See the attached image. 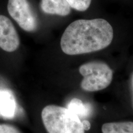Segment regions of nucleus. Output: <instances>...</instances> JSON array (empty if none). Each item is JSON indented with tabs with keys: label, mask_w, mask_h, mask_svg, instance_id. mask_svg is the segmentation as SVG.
<instances>
[{
	"label": "nucleus",
	"mask_w": 133,
	"mask_h": 133,
	"mask_svg": "<svg viewBox=\"0 0 133 133\" xmlns=\"http://www.w3.org/2000/svg\"><path fill=\"white\" fill-rule=\"evenodd\" d=\"M73 9L78 11H85L90 6L91 0H66Z\"/></svg>",
	"instance_id": "obj_10"
},
{
	"label": "nucleus",
	"mask_w": 133,
	"mask_h": 133,
	"mask_svg": "<svg viewBox=\"0 0 133 133\" xmlns=\"http://www.w3.org/2000/svg\"><path fill=\"white\" fill-rule=\"evenodd\" d=\"M67 109L77 115L80 118L88 117L92 111L90 104H84L81 100L77 98H74L70 101Z\"/></svg>",
	"instance_id": "obj_9"
},
{
	"label": "nucleus",
	"mask_w": 133,
	"mask_h": 133,
	"mask_svg": "<svg viewBox=\"0 0 133 133\" xmlns=\"http://www.w3.org/2000/svg\"><path fill=\"white\" fill-rule=\"evenodd\" d=\"M41 118L48 133H84L80 118L67 108L46 106L41 112Z\"/></svg>",
	"instance_id": "obj_2"
},
{
	"label": "nucleus",
	"mask_w": 133,
	"mask_h": 133,
	"mask_svg": "<svg viewBox=\"0 0 133 133\" xmlns=\"http://www.w3.org/2000/svg\"><path fill=\"white\" fill-rule=\"evenodd\" d=\"M8 11L24 30L33 32L38 25V18L28 0H9Z\"/></svg>",
	"instance_id": "obj_4"
},
{
	"label": "nucleus",
	"mask_w": 133,
	"mask_h": 133,
	"mask_svg": "<svg viewBox=\"0 0 133 133\" xmlns=\"http://www.w3.org/2000/svg\"><path fill=\"white\" fill-rule=\"evenodd\" d=\"M103 133H133L132 121L107 123L102 127Z\"/></svg>",
	"instance_id": "obj_8"
},
{
	"label": "nucleus",
	"mask_w": 133,
	"mask_h": 133,
	"mask_svg": "<svg viewBox=\"0 0 133 133\" xmlns=\"http://www.w3.org/2000/svg\"><path fill=\"white\" fill-rule=\"evenodd\" d=\"M81 123H82L83 128L84 131H88L90 129L91 123L89 121L86 120V119H83V121H81Z\"/></svg>",
	"instance_id": "obj_12"
},
{
	"label": "nucleus",
	"mask_w": 133,
	"mask_h": 133,
	"mask_svg": "<svg viewBox=\"0 0 133 133\" xmlns=\"http://www.w3.org/2000/svg\"><path fill=\"white\" fill-rule=\"evenodd\" d=\"M131 89H132V102H133V74L131 77Z\"/></svg>",
	"instance_id": "obj_13"
},
{
	"label": "nucleus",
	"mask_w": 133,
	"mask_h": 133,
	"mask_svg": "<svg viewBox=\"0 0 133 133\" xmlns=\"http://www.w3.org/2000/svg\"><path fill=\"white\" fill-rule=\"evenodd\" d=\"M79 71L83 76L81 88L87 92L105 89L113 79L112 70L107 64L101 61H91L81 65Z\"/></svg>",
	"instance_id": "obj_3"
},
{
	"label": "nucleus",
	"mask_w": 133,
	"mask_h": 133,
	"mask_svg": "<svg viewBox=\"0 0 133 133\" xmlns=\"http://www.w3.org/2000/svg\"><path fill=\"white\" fill-rule=\"evenodd\" d=\"M40 8L48 14L66 16L71 12V7L66 0H41Z\"/></svg>",
	"instance_id": "obj_6"
},
{
	"label": "nucleus",
	"mask_w": 133,
	"mask_h": 133,
	"mask_svg": "<svg viewBox=\"0 0 133 133\" xmlns=\"http://www.w3.org/2000/svg\"><path fill=\"white\" fill-rule=\"evenodd\" d=\"M114 38V30L106 20L80 19L65 30L61 47L65 54L78 55L101 51L109 46Z\"/></svg>",
	"instance_id": "obj_1"
},
{
	"label": "nucleus",
	"mask_w": 133,
	"mask_h": 133,
	"mask_svg": "<svg viewBox=\"0 0 133 133\" xmlns=\"http://www.w3.org/2000/svg\"><path fill=\"white\" fill-rule=\"evenodd\" d=\"M0 133H21L12 125L7 124H0Z\"/></svg>",
	"instance_id": "obj_11"
},
{
	"label": "nucleus",
	"mask_w": 133,
	"mask_h": 133,
	"mask_svg": "<svg viewBox=\"0 0 133 133\" xmlns=\"http://www.w3.org/2000/svg\"><path fill=\"white\" fill-rule=\"evenodd\" d=\"M19 45V35L12 22L7 17L0 15V48L6 52H12Z\"/></svg>",
	"instance_id": "obj_5"
},
{
	"label": "nucleus",
	"mask_w": 133,
	"mask_h": 133,
	"mask_svg": "<svg viewBox=\"0 0 133 133\" xmlns=\"http://www.w3.org/2000/svg\"><path fill=\"white\" fill-rule=\"evenodd\" d=\"M16 110L14 96L7 91L0 92V114L6 118H12Z\"/></svg>",
	"instance_id": "obj_7"
}]
</instances>
